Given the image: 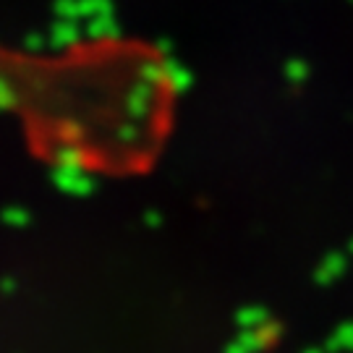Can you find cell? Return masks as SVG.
<instances>
[{
  "label": "cell",
  "instance_id": "6da1fadb",
  "mask_svg": "<svg viewBox=\"0 0 353 353\" xmlns=\"http://www.w3.org/2000/svg\"><path fill=\"white\" fill-rule=\"evenodd\" d=\"M8 68H11V55L8 52H0V102H3V84H6V76H8Z\"/></svg>",
  "mask_w": 353,
  "mask_h": 353
}]
</instances>
